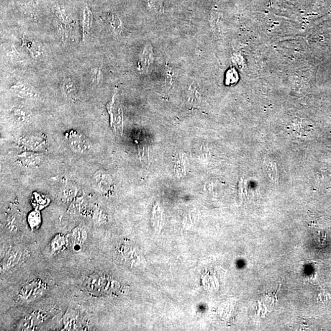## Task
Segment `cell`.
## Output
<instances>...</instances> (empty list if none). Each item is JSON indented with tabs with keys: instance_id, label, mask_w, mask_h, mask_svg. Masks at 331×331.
<instances>
[{
	"instance_id": "obj_11",
	"label": "cell",
	"mask_w": 331,
	"mask_h": 331,
	"mask_svg": "<svg viewBox=\"0 0 331 331\" xmlns=\"http://www.w3.org/2000/svg\"><path fill=\"white\" fill-rule=\"evenodd\" d=\"M92 24V11L87 6L84 7L82 15L81 27L83 30V39L86 40L87 36L89 35L91 31Z\"/></svg>"
},
{
	"instance_id": "obj_15",
	"label": "cell",
	"mask_w": 331,
	"mask_h": 331,
	"mask_svg": "<svg viewBox=\"0 0 331 331\" xmlns=\"http://www.w3.org/2000/svg\"><path fill=\"white\" fill-rule=\"evenodd\" d=\"M67 240L62 235H57L51 240L50 248L55 253L60 252L66 247Z\"/></svg>"
},
{
	"instance_id": "obj_8",
	"label": "cell",
	"mask_w": 331,
	"mask_h": 331,
	"mask_svg": "<svg viewBox=\"0 0 331 331\" xmlns=\"http://www.w3.org/2000/svg\"><path fill=\"white\" fill-rule=\"evenodd\" d=\"M115 95L113 96L112 101L107 105V109L110 115V125L114 127L116 132H122L123 119L122 109H120L117 113L115 112L114 108Z\"/></svg>"
},
{
	"instance_id": "obj_16",
	"label": "cell",
	"mask_w": 331,
	"mask_h": 331,
	"mask_svg": "<svg viewBox=\"0 0 331 331\" xmlns=\"http://www.w3.org/2000/svg\"><path fill=\"white\" fill-rule=\"evenodd\" d=\"M28 222L31 229L35 230L38 229L42 223V217L40 213L37 210L30 212L28 217Z\"/></svg>"
},
{
	"instance_id": "obj_5",
	"label": "cell",
	"mask_w": 331,
	"mask_h": 331,
	"mask_svg": "<svg viewBox=\"0 0 331 331\" xmlns=\"http://www.w3.org/2000/svg\"><path fill=\"white\" fill-rule=\"evenodd\" d=\"M110 281L106 277L94 274L87 277L86 281L87 288L92 292H103L108 290Z\"/></svg>"
},
{
	"instance_id": "obj_19",
	"label": "cell",
	"mask_w": 331,
	"mask_h": 331,
	"mask_svg": "<svg viewBox=\"0 0 331 331\" xmlns=\"http://www.w3.org/2000/svg\"><path fill=\"white\" fill-rule=\"evenodd\" d=\"M91 78L92 81L94 83L99 82L100 78H101V71L98 68H94L91 71Z\"/></svg>"
},
{
	"instance_id": "obj_20",
	"label": "cell",
	"mask_w": 331,
	"mask_h": 331,
	"mask_svg": "<svg viewBox=\"0 0 331 331\" xmlns=\"http://www.w3.org/2000/svg\"><path fill=\"white\" fill-rule=\"evenodd\" d=\"M109 21L110 22V24H111L113 28H115V30H117L118 28H120V22L117 17L113 16L111 18H110Z\"/></svg>"
},
{
	"instance_id": "obj_10",
	"label": "cell",
	"mask_w": 331,
	"mask_h": 331,
	"mask_svg": "<svg viewBox=\"0 0 331 331\" xmlns=\"http://www.w3.org/2000/svg\"><path fill=\"white\" fill-rule=\"evenodd\" d=\"M93 182L96 188L102 192L108 191L112 186V180L110 176L101 171L94 174Z\"/></svg>"
},
{
	"instance_id": "obj_4",
	"label": "cell",
	"mask_w": 331,
	"mask_h": 331,
	"mask_svg": "<svg viewBox=\"0 0 331 331\" xmlns=\"http://www.w3.org/2000/svg\"><path fill=\"white\" fill-rule=\"evenodd\" d=\"M22 256V251L19 247H14L10 248L1 261V273H5L15 268L19 263Z\"/></svg>"
},
{
	"instance_id": "obj_14",
	"label": "cell",
	"mask_w": 331,
	"mask_h": 331,
	"mask_svg": "<svg viewBox=\"0 0 331 331\" xmlns=\"http://www.w3.org/2000/svg\"><path fill=\"white\" fill-rule=\"evenodd\" d=\"M87 232L83 227H77L72 231L71 237L75 245L83 244L87 238Z\"/></svg>"
},
{
	"instance_id": "obj_9",
	"label": "cell",
	"mask_w": 331,
	"mask_h": 331,
	"mask_svg": "<svg viewBox=\"0 0 331 331\" xmlns=\"http://www.w3.org/2000/svg\"><path fill=\"white\" fill-rule=\"evenodd\" d=\"M18 161L23 166L33 168L39 165L42 161V156L37 152L27 151L18 155Z\"/></svg>"
},
{
	"instance_id": "obj_17",
	"label": "cell",
	"mask_w": 331,
	"mask_h": 331,
	"mask_svg": "<svg viewBox=\"0 0 331 331\" xmlns=\"http://www.w3.org/2000/svg\"><path fill=\"white\" fill-rule=\"evenodd\" d=\"M76 194V187L70 184L66 185L61 191V199L65 201H70Z\"/></svg>"
},
{
	"instance_id": "obj_2",
	"label": "cell",
	"mask_w": 331,
	"mask_h": 331,
	"mask_svg": "<svg viewBox=\"0 0 331 331\" xmlns=\"http://www.w3.org/2000/svg\"><path fill=\"white\" fill-rule=\"evenodd\" d=\"M66 141L71 149L77 153H87L92 150L91 141L83 133L71 130L66 133Z\"/></svg>"
},
{
	"instance_id": "obj_7",
	"label": "cell",
	"mask_w": 331,
	"mask_h": 331,
	"mask_svg": "<svg viewBox=\"0 0 331 331\" xmlns=\"http://www.w3.org/2000/svg\"><path fill=\"white\" fill-rule=\"evenodd\" d=\"M21 143L23 147L28 150L37 152L45 149L47 141L42 135H33L23 138Z\"/></svg>"
},
{
	"instance_id": "obj_3",
	"label": "cell",
	"mask_w": 331,
	"mask_h": 331,
	"mask_svg": "<svg viewBox=\"0 0 331 331\" xmlns=\"http://www.w3.org/2000/svg\"><path fill=\"white\" fill-rule=\"evenodd\" d=\"M49 312L46 311L44 309L36 310L32 314L28 315L24 318L20 322L19 327V330L20 331H32L34 330L38 326L42 324L45 321L47 320Z\"/></svg>"
},
{
	"instance_id": "obj_1",
	"label": "cell",
	"mask_w": 331,
	"mask_h": 331,
	"mask_svg": "<svg viewBox=\"0 0 331 331\" xmlns=\"http://www.w3.org/2000/svg\"><path fill=\"white\" fill-rule=\"evenodd\" d=\"M47 288V284L42 279H34L22 287L18 293V297L23 302L34 301L40 298Z\"/></svg>"
},
{
	"instance_id": "obj_12",
	"label": "cell",
	"mask_w": 331,
	"mask_h": 331,
	"mask_svg": "<svg viewBox=\"0 0 331 331\" xmlns=\"http://www.w3.org/2000/svg\"><path fill=\"white\" fill-rule=\"evenodd\" d=\"M61 88L66 97L70 99H76L78 95V88L75 82L70 79H65L62 81Z\"/></svg>"
},
{
	"instance_id": "obj_6",
	"label": "cell",
	"mask_w": 331,
	"mask_h": 331,
	"mask_svg": "<svg viewBox=\"0 0 331 331\" xmlns=\"http://www.w3.org/2000/svg\"><path fill=\"white\" fill-rule=\"evenodd\" d=\"M10 91L15 95L28 99H37L39 97L37 90L32 85L19 83L11 86Z\"/></svg>"
},
{
	"instance_id": "obj_18",
	"label": "cell",
	"mask_w": 331,
	"mask_h": 331,
	"mask_svg": "<svg viewBox=\"0 0 331 331\" xmlns=\"http://www.w3.org/2000/svg\"><path fill=\"white\" fill-rule=\"evenodd\" d=\"M26 46H27V48L29 50L30 52L32 54L35 56H38L42 53V50H41V48L38 47V46L36 44H33V43H27Z\"/></svg>"
},
{
	"instance_id": "obj_13",
	"label": "cell",
	"mask_w": 331,
	"mask_h": 331,
	"mask_svg": "<svg viewBox=\"0 0 331 331\" xmlns=\"http://www.w3.org/2000/svg\"><path fill=\"white\" fill-rule=\"evenodd\" d=\"M11 115L15 122L19 124H25L29 121L31 117V114L29 111L24 107H17L12 109Z\"/></svg>"
}]
</instances>
